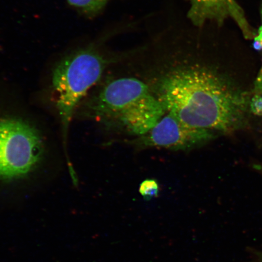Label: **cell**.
I'll return each mask as SVG.
<instances>
[{
    "label": "cell",
    "mask_w": 262,
    "mask_h": 262,
    "mask_svg": "<svg viewBox=\"0 0 262 262\" xmlns=\"http://www.w3.org/2000/svg\"><path fill=\"white\" fill-rule=\"evenodd\" d=\"M157 87L166 113L190 126L224 134L248 126L250 94L208 66L180 62L162 75Z\"/></svg>",
    "instance_id": "6da1fadb"
},
{
    "label": "cell",
    "mask_w": 262,
    "mask_h": 262,
    "mask_svg": "<svg viewBox=\"0 0 262 262\" xmlns=\"http://www.w3.org/2000/svg\"><path fill=\"white\" fill-rule=\"evenodd\" d=\"M90 112L106 123L119 124L143 136L165 116L166 111L147 85L136 78H121L104 86L89 102Z\"/></svg>",
    "instance_id": "7a4b0ae2"
},
{
    "label": "cell",
    "mask_w": 262,
    "mask_h": 262,
    "mask_svg": "<svg viewBox=\"0 0 262 262\" xmlns=\"http://www.w3.org/2000/svg\"><path fill=\"white\" fill-rule=\"evenodd\" d=\"M106 61L93 48L74 52L62 59L52 73L55 106L60 117L64 151L71 173L74 170L68 156V137L75 110L88 91L101 78Z\"/></svg>",
    "instance_id": "3957f363"
},
{
    "label": "cell",
    "mask_w": 262,
    "mask_h": 262,
    "mask_svg": "<svg viewBox=\"0 0 262 262\" xmlns=\"http://www.w3.org/2000/svg\"><path fill=\"white\" fill-rule=\"evenodd\" d=\"M45 152L43 137L20 118L0 117V180L25 178L37 169Z\"/></svg>",
    "instance_id": "277c9868"
},
{
    "label": "cell",
    "mask_w": 262,
    "mask_h": 262,
    "mask_svg": "<svg viewBox=\"0 0 262 262\" xmlns=\"http://www.w3.org/2000/svg\"><path fill=\"white\" fill-rule=\"evenodd\" d=\"M143 136L146 146L172 150H186L202 145L214 138V132L188 125L167 113Z\"/></svg>",
    "instance_id": "5b68a950"
},
{
    "label": "cell",
    "mask_w": 262,
    "mask_h": 262,
    "mask_svg": "<svg viewBox=\"0 0 262 262\" xmlns=\"http://www.w3.org/2000/svg\"><path fill=\"white\" fill-rule=\"evenodd\" d=\"M190 7L187 16L191 24L198 28L202 27L208 21L219 25L229 18L233 19L246 37L254 38L246 19L243 10L235 0H187Z\"/></svg>",
    "instance_id": "8992f818"
},
{
    "label": "cell",
    "mask_w": 262,
    "mask_h": 262,
    "mask_svg": "<svg viewBox=\"0 0 262 262\" xmlns=\"http://www.w3.org/2000/svg\"><path fill=\"white\" fill-rule=\"evenodd\" d=\"M74 6L89 15H94L102 11L109 0H67Z\"/></svg>",
    "instance_id": "52a82bcc"
},
{
    "label": "cell",
    "mask_w": 262,
    "mask_h": 262,
    "mask_svg": "<svg viewBox=\"0 0 262 262\" xmlns=\"http://www.w3.org/2000/svg\"><path fill=\"white\" fill-rule=\"evenodd\" d=\"M158 183L155 180L147 179L141 183L139 192L145 199H151L156 198L159 194Z\"/></svg>",
    "instance_id": "ba28073f"
},
{
    "label": "cell",
    "mask_w": 262,
    "mask_h": 262,
    "mask_svg": "<svg viewBox=\"0 0 262 262\" xmlns=\"http://www.w3.org/2000/svg\"><path fill=\"white\" fill-rule=\"evenodd\" d=\"M250 112L258 116H262V96L254 94L251 98L250 104Z\"/></svg>",
    "instance_id": "9c48e42d"
},
{
    "label": "cell",
    "mask_w": 262,
    "mask_h": 262,
    "mask_svg": "<svg viewBox=\"0 0 262 262\" xmlns=\"http://www.w3.org/2000/svg\"><path fill=\"white\" fill-rule=\"evenodd\" d=\"M253 93L262 96V67L254 82Z\"/></svg>",
    "instance_id": "30bf717a"
},
{
    "label": "cell",
    "mask_w": 262,
    "mask_h": 262,
    "mask_svg": "<svg viewBox=\"0 0 262 262\" xmlns=\"http://www.w3.org/2000/svg\"><path fill=\"white\" fill-rule=\"evenodd\" d=\"M262 16V14H261ZM254 39V45L255 48L257 49H262V18H261V24L259 29L257 31L256 34H255ZM262 67V66H261Z\"/></svg>",
    "instance_id": "8fae6325"
},
{
    "label": "cell",
    "mask_w": 262,
    "mask_h": 262,
    "mask_svg": "<svg viewBox=\"0 0 262 262\" xmlns=\"http://www.w3.org/2000/svg\"><path fill=\"white\" fill-rule=\"evenodd\" d=\"M259 262H262V256L260 257V260Z\"/></svg>",
    "instance_id": "7c38bea8"
}]
</instances>
